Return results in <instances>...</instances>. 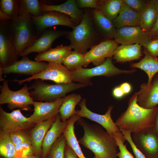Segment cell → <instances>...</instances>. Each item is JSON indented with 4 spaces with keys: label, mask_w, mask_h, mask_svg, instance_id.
I'll return each instance as SVG.
<instances>
[{
    "label": "cell",
    "mask_w": 158,
    "mask_h": 158,
    "mask_svg": "<svg viewBox=\"0 0 158 158\" xmlns=\"http://www.w3.org/2000/svg\"><path fill=\"white\" fill-rule=\"evenodd\" d=\"M77 121L84 131L79 143L92 151L94 158H117L118 146L113 137L98 125L90 123L81 118Z\"/></svg>",
    "instance_id": "1"
},
{
    "label": "cell",
    "mask_w": 158,
    "mask_h": 158,
    "mask_svg": "<svg viewBox=\"0 0 158 158\" xmlns=\"http://www.w3.org/2000/svg\"><path fill=\"white\" fill-rule=\"evenodd\" d=\"M138 92H135L129 99L126 110L122 112L115 122L120 129L130 131L133 133L153 128L158 106L146 109L139 106L137 102Z\"/></svg>",
    "instance_id": "2"
},
{
    "label": "cell",
    "mask_w": 158,
    "mask_h": 158,
    "mask_svg": "<svg viewBox=\"0 0 158 158\" xmlns=\"http://www.w3.org/2000/svg\"><path fill=\"white\" fill-rule=\"evenodd\" d=\"M72 29L71 31H67L65 36L70 41L69 46L71 49L85 54L88 49L100 43L98 41L101 36L96 29L89 9L84 10L81 22Z\"/></svg>",
    "instance_id": "3"
},
{
    "label": "cell",
    "mask_w": 158,
    "mask_h": 158,
    "mask_svg": "<svg viewBox=\"0 0 158 158\" xmlns=\"http://www.w3.org/2000/svg\"><path fill=\"white\" fill-rule=\"evenodd\" d=\"M11 21L10 28L12 42L17 54L20 56L38 38L34 32L30 14L20 1L18 14Z\"/></svg>",
    "instance_id": "4"
},
{
    "label": "cell",
    "mask_w": 158,
    "mask_h": 158,
    "mask_svg": "<svg viewBox=\"0 0 158 158\" xmlns=\"http://www.w3.org/2000/svg\"><path fill=\"white\" fill-rule=\"evenodd\" d=\"M87 86L85 84L73 82L51 84L43 80L37 79L28 87V89L33 99L41 102H49L64 97L68 93Z\"/></svg>",
    "instance_id": "5"
},
{
    "label": "cell",
    "mask_w": 158,
    "mask_h": 158,
    "mask_svg": "<svg viewBox=\"0 0 158 158\" xmlns=\"http://www.w3.org/2000/svg\"><path fill=\"white\" fill-rule=\"evenodd\" d=\"M136 71L135 69L123 70L118 68L113 63L112 58H109L101 64L94 68H88L82 67L71 72L72 81L87 86L92 85L91 80L94 77L103 76L110 78L121 74H131Z\"/></svg>",
    "instance_id": "6"
},
{
    "label": "cell",
    "mask_w": 158,
    "mask_h": 158,
    "mask_svg": "<svg viewBox=\"0 0 158 158\" xmlns=\"http://www.w3.org/2000/svg\"><path fill=\"white\" fill-rule=\"evenodd\" d=\"M34 101L26 84L20 89L14 91L10 89L8 80L3 81L0 94L1 104H8V108L11 110L18 108L28 111Z\"/></svg>",
    "instance_id": "7"
},
{
    "label": "cell",
    "mask_w": 158,
    "mask_h": 158,
    "mask_svg": "<svg viewBox=\"0 0 158 158\" xmlns=\"http://www.w3.org/2000/svg\"><path fill=\"white\" fill-rule=\"evenodd\" d=\"M86 101L84 98L79 103L80 109L76 111L77 115L80 117L87 118L99 124L114 138L117 136L122 139H125L120 129L111 118V113L113 106H109L106 113L101 115L95 113L88 109L86 105Z\"/></svg>",
    "instance_id": "8"
},
{
    "label": "cell",
    "mask_w": 158,
    "mask_h": 158,
    "mask_svg": "<svg viewBox=\"0 0 158 158\" xmlns=\"http://www.w3.org/2000/svg\"><path fill=\"white\" fill-rule=\"evenodd\" d=\"M49 80L56 84L70 83L72 82L71 72L63 65L51 62L48 63L47 67L40 72L27 78L13 80L20 85L34 80Z\"/></svg>",
    "instance_id": "9"
},
{
    "label": "cell",
    "mask_w": 158,
    "mask_h": 158,
    "mask_svg": "<svg viewBox=\"0 0 158 158\" xmlns=\"http://www.w3.org/2000/svg\"><path fill=\"white\" fill-rule=\"evenodd\" d=\"M0 26V65L8 66L18 61L19 55L13 46L10 24L1 20Z\"/></svg>",
    "instance_id": "10"
},
{
    "label": "cell",
    "mask_w": 158,
    "mask_h": 158,
    "mask_svg": "<svg viewBox=\"0 0 158 158\" xmlns=\"http://www.w3.org/2000/svg\"><path fill=\"white\" fill-rule=\"evenodd\" d=\"M21 110L18 109L8 113L0 106V131L9 134L17 130H27L34 125L29 117L24 116Z\"/></svg>",
    "instance_id": "11"
},
{
    "label": "cell",
    "mask_w": 158,
    "mask_h": 158,
    "mask_svg": "<svg viewBox=\"0 0 158 158\" xmlns=\"http://www.w3.org/2000/svg\"><path fill=\"white\" fill-rule=\"evenodd\" d=\"M132 139L146 158L158 157V133L151 128L133 133Z\"/></svg>",
    "instance_id": "12"
},
{
    "label": "cell",
    "mask_w": 158,
    "mask_h": 158,
    "mask_svg": "<svg viewBox=\"0 0 158 158\" xmlns=\"http://www.w3.org/2000/svg\"><path fill=\"white\" fill-rule=\"evenodd\" d=\"M30 16L37 32L41 33L47 28L54 26L63 25L72 28L76 25L69 16L55 11L43 12L37 16L30 15Z\"/></svg>",
    "instance_id": "13"
},
{
    "label": "cell",
    "mask_w": 158,
    "mask_h": 158,
    "mask_svg": "<svg viewBox=\"0 0 158 158\" xmlns=\"http://www.w3.org/2000/svg\"><path fill=\"white\" fill-rule=\"evenodd\" d=\"M118 46L114 40L105 39L90 48L85 54L83 66L86 67L90 63L97 66L103 63L107 58H112Z\"/></svg>",
    "instance_id": "14"
},
{
    "label": "cell",
    "mask_w": 158,
    "mask_h": 158,
    "mask_svg": "<svg viewBox=\"0 0 158 158\" xmlns=\"http://www.w3.org/2000/svg\"><path fill=\"white\" fill-rule=\"evenodd\" d=\"M152 38L149 33L140 26L126 27L116 29L114 40L118 44H138L144 47Z\"/></svg>",
    "instance_id": "15"
},
{
    "label": "cell",
    "mask_w": 158,
    "mask_h": 158,
    "mask_svg": "<svg viewBox=\"0 0 158 158\" xmlns=\"http://www.w3.org/2000/svg\"><path fill=\"white\" fill-rule=\"evenodd\" d=\"M64 97L49 102H37L34 101L32 104L34 111L30 117L31 122L35 125L56 117L59 113V109Z\"/></svg>",
    "instance_id": "16"
},
{
    "label": "cell",
    "mask_w": 158,
    "mask_h": 158,
    "mask_svg": "<svg viewBox=\"0 0 158 158\" xmlns=\"http://www.w3.org/2000/svg\"><path fill=\"white\" fill-rule=\"evenodd\" d=\"M67 31L56 29H46L42 32L30 46L25 49L20 55L22 57L27 56L28 54L36 52L39 54L44 52L51 48V45L56 39L65 36Z\"/></svg>",
    "instance_id": "17"
},
{
    "label": "cell",
    "mask_w": 158,
    "mask_h": 158,
    "mask_svg": "<svg viewBox=\"0 0 158 158\" xmlns=\"http://www.w3.org/2000/svg\"><path fill=\"white\" fill-rule=\"evenodd\" d=\"M22 57L12 64L3 68V74L13 73L32 76L42 71L48 65L45 62L32 60L27 56Z\"/></svg>",
    "instance_id": "18"
},
{
    "label": "cell",
    "mask_w": 158,
    "mask_h": 158,
    "mask_svg": "<svg viewBox=\"0 0 158 158\" xmlns=\"http://www.w3.org/2000/svg\"><path fill=\"white\" fill-rule=\"evenodd\" d=\"M137 102L141 107L150 109L158 106V73L149 85L144 83L138 92Z\"/></svg>",
    "instance_id": "19"
},
{
    "label": "cell",
    "mask_w": 158,
    "mask_h": 158,
    "mask_svg": "<svg viewBox=\"0 0 158 158\" xmlns=\"http://www.w3.org/2000/svg\"><path fill=\"white\" fill-rule=\"evenodd\" d=\"M41 8L43 12L55 11L65 14L69 16L76 25L81 22L84 13V11L78 8L75 0H68L58 5L41 4Z\"/></svg>",
    "instance_id": "20"
},
{
    "label": "cell",
    "mask_w": 158,
    "mask_h": 158,
    "mask_svg": "<svg viewBox=\"0 0 158 158\" xmlns=\"http://www.w3.org/2000/svg\"><path fill=\"white\" fill-rule=\"evenodd\" d=\"M68 124V121H61L60 114L59 113L54 121L47 133L43 140L42 144V157L45 158L53 145L63 132Z\"/></svg>",
    "instance_id": "21"
},
{
    "label": "cell",
    "mask_w": 158,
    "mask_h": 158,
    "mask_svg": "<svg viewBox=\"0 0 158 158\" xmlns=\"http://www.w3.org/2000/svg\"><path fill=\"white\" fill-rule=\"evenodd\" d=\"M56 117L35 124L30 134L35 155L42 157V144L44 137L54 121Z\"/></svg>",
    "instance_id": "22"
},
{
    "label": "cell",
    "mask_w": 158,
    "mask_h": 158,
    "mask_svg": "<svg viewBox=\"0 0 158 158\" xmlns=\"http://www.w3.org/2000/svg\"><path fill=\"white\" fill-rule=\"evenodd\" d=\"M91 13L95 27L100 35L105 39H114L116 29L112 21L98 10L92 9Z\"/></svg>",
    "instance_id": "23"
},
{
    "label": "cell",
    "mask_w": 158,
    "mask_h": 158,
    "mask_svg": "<svg viewBox=\"0 0 158 158\" xmlns=\"http://www.w3.org/2000/svg\"><path fill=\"white\" fill-rule=\"evenodd\" d=\"M140 13L133 11L123 1L117 16L112 22L116 28L140 26Z\"/></svg>",
    "instance_id": "24"
},
{
    "label": "cell",
    "mask_w": 158,
    "mask_h": 158,
    "mask_svg": "<svg viewBox=\"0 0 158 158\" xmlns=\"http://www.w3.org/2000/svg\"><path fill=\"white\" fill-rule=\"evenodd\" d=\"M141 44H121L115 50L113 59L118 63H124L139 59L142 56Z\"/></svg>",
    "instance_id": "25"
},
{
    "label": "cell",
    "mask_w": 158,
    "mask_h": 158,
    "mask_svg": "<svg viewBox=\"0 0 158 158\" xmlns=\"http://www.w3.org/2000/svg\"><path fill=\"white\" fill-rule=\"evenodd\" d=\"M72 51L69 46H63L62 44L38 54L35 60L38 61H46L48 63L62 64L64 60Z\"/></svg>",
    "instance_id": "26"
},
{
    "label": "cell",
    "mask_w": 158,
    "mask_h": 158,
    "mask_svg": "<svg viewBox=\"0 0 158 158\" xmlns=\"http://www.w3.org/2000/svg\"><path fill=\"white\" fill-rule=\"evenodd\" d=\"M143 52L144 57L138 62L131 63L130 67L144 71L148 77L146 84L148 85L151 83L154 76L158 73V59L151 55L145 48Z\"/></svg>",
    "instance_id": "27"
},
{
    "label": "cell",
    "mask_w": 158,
    "mask_h": 158,
    "mask_svg": "<svg viewBox=\"0 0 158 158\" xmlns=\"http://www.w3.org/2000/svg\"><path fill=\"white\" fill-rule=\"evenodd\" d=\"M80 118L77 114L71 116L67 120L68 125L63 134L66 139L67 144L73 149L78 158H86L82 151L74 132L75 123Z\"/></svg>",
    "instance_id": "28"
},
{
    "label": "cell",
    "mask_w": 158,
    "mask_h": 158,
    "mask_svg": "<svg viewBox=\"0 0 158 158\" xmlns=\"http://www.w3.org/2000/svg\"><path fill=\"white\" fill-rule=\"evenodd\" d=\"M81 100L82 97L79 94L73 93L64 97L59 109L61 121H67L71 116L76 114L75 107Z\"/></svg>",
    "instance_id": "29"
},
{
    "label": "cell",
    "mask_w": 158,
    "mask_h": 158,
    "mask_svg": "<svg viewBox=\"0 0 158 158\" xmlns=\"http://www.w3.org/2000/svg\"><path fill=\"white\" fill-rule=\"evenodd\" d=\"M158 13L152 0H148L144 10L140 13V27L149 32L154 26Z\"/></svg>",
    "instance_id": "30"
},
{
    "label": "cell",
    "mask_w": 158,
    "mask_h": 158,
    "mask_svg": "<svg viewBox=\"0 0 158 158\" xmlns=\"http://www.w3.org/2000/svg\"><path fill=\"white\" fill-rule=\"evenodd\" d=\"M123 0H99L98 10L112 21L118 16L121 10Z\"/></svg>",
    "instance_id": "31"
},
{
    "label": "cell",
    "mask_w": 158,
    "mask_h": 158,
    "mask_svg": "<svg viewBox=\"0 0 158 158\" xmlns=\"http://www.w3.org/2000/svg\"><path fill=\"white\" fill-rule=\"evenodd\" d=\"M15 146L8 134L0 131L1 158H16Z\"/></svg>",
    "instance_id": "32"
},
{
    "label": "cell",
    "mask_w": 158,
    "mask_h": 158,
    "mask_svg": "<svg viewBox=\"0 0 158 158\" xmlns=\"http://www.w3.org/2000/svg\"><path fill=\"white\" fill-rule=\"evenodd\" d=\"M85 60V54L74 50L65 58L62 63L68 70L72 72L82 68Z\"/></svg>",
    "instance_id": "33"
},
{
    "label": "cell",
    "mask_w": 158,
    "mask_h": 158,
    "mask_svg": "<svg viewBox=\"0 0 158 158\" xmlns=\"http://www.w3.org/2000/svg\"><path fill=\"white\" fill-rule=\"evenodd\" d=\"M66 141L62 134L53 145L45 158H64Z\"/></svg>",
    "instance_id": "34"
},
{
    "label": "cell",
    "mask_w": 158,
    "mask_h": 158,
    "mask_svg": "<svg viewBox=\"0 0 158 158\" xmlns=\"http://www.w3.org/2000/svg\"><path fill=\"white\" fill-rule=\"evenodd\" d=\"M0 2V11L10 17L12 19L17 16L20 1L1 0Z\"/></svg>",
    "instance_id": "35"
},
{
    "label": "cell",
    "mask_w": 158,
    "mask_h": 158,
    "mask_svg": "<svg viewBox=\"0 0 158 158\" xmlns=\"http://www.w3.org/2000/svg\"><path fill=\"white\" fill-rule=\"evenodd\" d=\"M22 5L26 10L31 15L37 16L43 13L40 2L37 0H20Z\"/></svg>",
    "instance_id": "36"
},
{
    "label": "cell",
    "mask_w": 158,
    "mask_h": 158,
    "mask_svg": "<svg viewBox=\"0 0 158 158\" xmlns=\"http://www.w3.org/2000/svg\"><path fill=\"white\" fill-rule=\"evenodd\" d=\"M27 131L17 130L9 134L10 138L15 146L24 142L32 144L30 133H28Z\"/></svg>",
    "instance_id": "37"
},
{
    "label": "cell",
    "mask_w": 158,
    "mask_h": 158,
    "mask_svg": "<svg viewBox=\"0 0 158 158\" xmlns=\"http://www.w3.org/2000/svg\"><path fill=\"white\" fill-rule=\"evenodd\" d=\"M16 158H23L26 156L33 154L35 152L31 144L24 142L15 146Z\"/></svg>",
    "instance_id": "38"
},
{
    "label": "cell",
    "mask_w": 158,
    "mask_h": 158,
    "mask_svg": "<svg viewBox=\"0 0 158 158\" xmlns=\"http://www.w3.org/2000/svg\"><path fill=\"white\" fill-rule=\"evenodd\" d=\"M120 129L126 140L128 142L131 146L135 158H146L133 142L131 136L132 133L129 130L123 129Z\"/></svg>",
    "instance_id": "39"
},
{
    "label": "cell",
    "mask_w": 158,
    "mask_h": 158,
    "mask_svg": "<svg viewBox=\"0 0 158 158\" xmlns=\"http://www.w3.org/2000/svg\"><path fill=\"white\" fill-rule=\"evenodd\" d=\"M123 1L133 11L141 13L145 9L148 0H123Z\"/></svg>",
    "instance_id": "40"
},
{
    "label": "cell",
    "mask_w": 158,
    "mask_h": 158,
    "mask_svg": "<svg viewBox=\"0 0 158 158\" xmlns=\"http://www.w3.org/2000/svg\"><path fill=\"white\" fill-rule=\"evenodd\" d=\"M114 138L119 150L117 154V156L118 158H135L127 149L126 145L124 144L125 141L117 137Z\"/></svg>",
    "instance_id": "41"
},
{
    "label": "cell",
    "mask_w": 158,
    "mask_h": 158,
    "mask_svg": "<svg viewBox=\"0 0 158 158\" xmlns=\"http://www.w3.org/2000/svg\"><path fill=\"white\" fill-rule=\"evenodd\" d=\"M144 48L152 57L158 59V38H153L147 43Z\"/></svg>",
    "instance_id": "42"
},
{
    "label": "cell",
    "mask_w": 158,
    "mask_h": 158,
    "mask_svg": "<svg viewBox=\"0 0 158 158\" xmlns=\"http://www.w3.org/2000/svg\"><path fill=\"white\" fill-rule=\"evenodd\" d=\"M99 1L97 0H76V2L78 8L80 9L92 8L98 10Z\"/></svg>",
    "instance_id": "43"
},
{
    "label": "cell",
    "mask_w": 158,
    "mask_h": 158,
    "mask_svg": "<svg viewBox=\"0 0 158 158\" xmlns=\"http://www.w3.org/2000/svg\"><path fill=\"white\" fill-rule=\"evenodd\" d=\"M64 158H79L73 149L67 144L65 147Z\"/></svg>",
    "instance_id": "44"
},
{
    "label": "cell",
    "mask_w": 158,
    "mask_h": 158,
    "mask_svg": "<svg viewBox=\"0 0 158 158\" xmlns=\"http://www.w3.org/2000/svg\"><path fill=\"white\" fill-rule=\"evenodd\" d=\"M112 94L114 97L117 99L121 98L125 95L120 86L116 87L113 89Z\"/></svg>",
    "instance_id": "45"
},
{
    "label": "cell",
    "mask_w": 158,
    "mask_h": 158,
    "mask_svg": "<svg viewBox=\"0 0 158 158\" xmlns=\"http://www.w3.org/2000/svg\"><path fill=\"white\" fill-rule=\"evenodd\" d=\"M149 33L152 39L158 36V14L156 23L153 28Z\"/></svg>",
    "instance_id": "46"
},
{
    "label": "cell",
    "mask_w": 158,
    "mask_h": 158,
    "mask_svg": "<svg viewBox=\"0 0 158 158\" xmlns=\"http://www.w3.org/2000/svg\"><path fill=\"white\" fill-rule=\"evenodd\" d=\"M120 86L125 95L130 93L131 90V86L128 83H123L121 84Z\"/></svg>",
    "instance_id": "47"
},
{
    "label": "cell",
    "mask_w": 158,
    "mask_h": 158,
    "mask_svg": "<svg viewBox=\"0 0 158 158\" xmlns=\"http://www.w3.org/2000/svg\"><path fill=\"white\" fill-rule=\"evenodd\" d=\"M0 20L2 21H7L12 20V19L10 17L0 11Z\"/></svg>",
    "instance_id": "48"
},
{
    "label": "cell",
    "mask_w": 158,
    "mask_h": 158,
    "mask_svg": "<svg viewBox=\"0 0 158 158\" xmlns=\"http://www.w3.org/2000/svg\"><path fill=\"white\" fill-rule=\"evenodd\" d=\"M153 128L155 131L158 133V109L156 116L154 126Z\"/></svg>",
    "instance_id": "49"
},
{
    "label": "cell",
    "mask_w": 158,
    "mask_h": 158,
    "mask_svg": "<svg viewBox=\"0 0 158 158\" xmlns=\"http://www.w3.org/2000/svg\"><path fill=\"white\" fill-rule=\"evenodd\" d=\"M3 67L0 65V81L1 82H3L5 80L2 77V75L3 74Z\"/></svg>",
    "instance_id": "50"
},
{
    "label": "cell",
    "mask_w": 158,
    "mask_h": 158,
    "mask_svg": "<svg viewBox=\"0 0 158 158\" xmlns=\"http://www.w3.org/2000/svg\"><path fill=\"white\" fill-rule=\"evenodd\" d=\"M23 158H43L42 157H39L33 154L29 155Z\"/></svg>",
    "instance_id": "51"
},
{
    "label": "cell",
    "mask_w": 158,
    "mask_h": 158,
    "mask_svg": "<svg viewBox=\"0 0 158 158\" xmlns=\"http://www.w3.org/2000/svg\"><path fill=\"white\" fill-rule=\"evenodd\" d=\"M154 5L158 13V0H151Z\"/></svg>",
    "instance_id": "52"
},
{
    "label": "cell",
    "mask_w": 158,
    "mask_h": 158,
    "mask_svg": "<svg viewBox=\"0 0 158 158\" xmlns=\"http://www.w3.org/2000/svg\"><path fill=\"white\" fill-rule=\"evenodd\" d=\"M155 38H158V36H157V37H156Z\"/></svg>",
    "instance_id": "53"
},
{
    "label": "cell",
    "mask_w": 158,
    "mask_h": 158,
    "mask_svg": "<svg viewBox=\"0 0 158 158\" xmlns=\"http://www.w3.org/2000/svg\"><path fill=\"white\" fill-rule=\"evenodd\" d=\"M157 56H158V53H157Z\"/></svg>",
    "instance_id": "54"
},
{
    "label": "cell",
    "mask_w": 158,
    "mask_h": 158,
    "mask_svg": "<svg viewBox=\"0 0 158 158\" xmlns=\"http://www.w3.org/2000/svg\"><path fill=\"white\" fill-rule=\"evenodd\" d=\"M157 158H158V157Z\"/></svg>",
    "instance_id": "55"
}]
</instances>
